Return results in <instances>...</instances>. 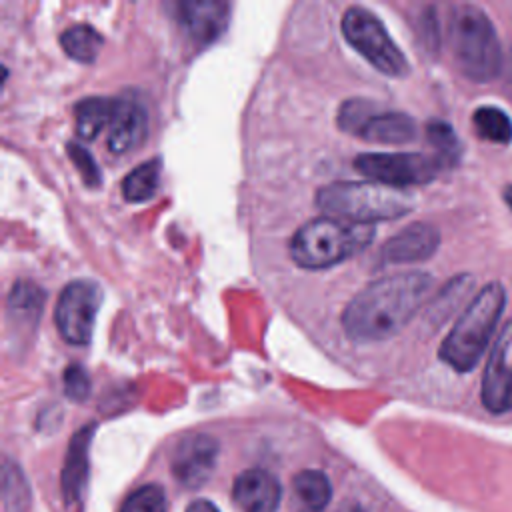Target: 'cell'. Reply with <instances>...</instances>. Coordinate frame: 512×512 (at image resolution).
Here are the masks:
<instances>
[{
    "instance_id": "1",
    "label": "cell",
    "mask_w": 512,
    "mask_h": 512,
    "mask_svg": "<svg viewBox=\"0 0 512 512\" xmlns=\"http://www.w3.org/2000/svg\"><path fill=\"white\" fill-rule=\"evenodd\" d=\"M426 272H400L364 286L344 308L342 328L350 340L376 342L404 328L432 290Z\"/></svg>"
},
{
    "instance_id": "2",
    "label": "cell",
    "mask_w": 512,
    "mask_h": 512,
    "mask_svg": "<svg viewBox=\"0 0 512 512\" xmlns=\"http://www.w3.org/2000/svg\"><path fill=\"white\" fill-rule=\"evenodd\" d=\"M448 44L460 72L472 82H492L502 68V46L488 14L456 4L448 16Z\"/></svg>"
},
{
    "instance_id": "3",
    "label": "cell",
    "mask_w": 512,
    "mask_h": 512,
    "mask_svg": "<svg viewBox=\"0 0 512 512\" xmlns=\"http://www.w3.org/2000/svg\"><path fill=\"white\" fill-rule=\"evenodd\" d=\"M504 304L506 290L500 282H490L480 288L440 344V360L456 372L472 370L498 326Z\"/></svg>"
},
{
    "instance_id": "4",
    "label": "cell",
    "mask_w": 512,
    "mask_h": 512,
    "mask_svg": "<svg viewBox=\"0 0 512 512\" xmlns=\"http://www.w3.org/2000/svg\"><path fill=\"white\" fill-rule=\"evenodd\" d=\"M374 238V224H354L318 216L302 224L290 238V258L308 270L340 264L362 252Z\"/></svg>"
},
{
    "instance_id": "5",
    "label": "cell",
    "mask_w": 512,
    "mask_h": 512,
    "mask_svg": "<svg viewBox=\"0 0 512 512\" xmlns=\"http://www.w3.org/2000/svg\"><path fill=\"white\" fill-rule=\"evenodd\" d=\"M314 200L324 216L354 224L394 220L412 210L406 194L372 180L330 182L316 192Z\"/></svg>"
},
{
    "instance_id": "6",
    "label": "cell",
    "mask_w": 512,
    "mask_h": 512,
    "mask_svg": "<svg viewBox=\"0 0 512 512\" xmlns=\"http://www.w3.org/2000/svg\"><path fill=\"white\" fill-rule=\"evenodd\" d=\"M342 34L346 42L362 54L378 72L402 78L408 74V60L394 44L384 24L366 8L350 6L342 16Z\"/></svg>"
},
{
    "instance_id": "7",
    "label": "cell",
    "mask_w": 512,
    "mask_h": 512,
    "mask_svg": "<svg viewBox=\"0 0 512 512\" xmlns=\"http://www.w3.org/2000/svg\"><path fill=\"white\" fill-rule=\"evenodd\" d=\"M342 132L378 144H402L416 136V122L406 112L386 110L364 98L346 100L336 116Z\"/></svg>"
},
{
    "instance_id": "8",
    "label": "cell",
    "mask_w": 512,
    "mask_h": 512,
    "mask_svg": "<svg viewBox=\"0 0 512 512\" xmlns=\"http://www.w3.org/2000/svg\"><path fill=\"white\" fill-rule=\"evenodd\" d=\"M354 166L368 180L398 190L432 182L442 164L420 152H366L356 156Z\"/></svg>"
},
{
    "instance_id": "9",
    "label": "cell",
    "mask_w": 512,
    "mask_h": 512,
    "mask_svg": "<svg viewBox=\"0 0 512 512\" xmlns=\"http://www.w3.org/2000/svg\"><path fill=\"white\" fill-rule=\"evenodd\" d=\"M102 304V288L94 280L68 282L54 308V322L60 336L74 346L88 344L94 332L96 314Z\"/></svg>"
},
{
    "instance_id": "10",
    "label": "cell",
    "mask_w": 512,
    "mask_h": 512,
    "mask_svg": "<svg viewBox=\"0 0 512 512\" xmlns=\"http://www.w3.org/2000/svg\"><path fill=\"white\" fill-rule=\"evenodd\" d=\"M482 404L492 414L512 410V320H508L496 336L484 374Z\"/></svg>"
},
{
    "instance_id": "11",
    "label": "cell",
    "mask_w": 512,
    "mask_h": 512,
    "mask_svg": "<svg viewBox=\"0 0 512 512\" xmlns=\"http://www.w3.org/2000/svg\"><path fill=\"white\" fill-rule=\"evenodd\" d=\"M216 458L218 442L212 436L188 434L174 446L170 468L182 486L198 488L210 478Z\"/></svg>"
},
{
    "instance_id": "12",
    "label": "cell",
    "mask_w": 512,
    "mask_h": 512,
    "mask_svg": "<svg viewBox=\"0 0 512 512\" xmlns=\"http://www.w3.org/2000/svg\"><path fill=\"white\" fill-rule=\"evenodd\" d=\"M182 30L198 44L216 40L226 24L230 6L220 0H180L168 4Z\"/></svg>"
},
{
    "instance_id": "13",
    "label": "cell",
    "mask_w": 512,
    "mask_h": 512,
    "mask_svg": "<svg viewBox=\"0 0 512 512\" xmlns=\"http://www.w3.org/2000/svg\"><path fill=\"white\" fill-rule=\"evenodd\" d=\"M148 136V114L134 96L116 98L112 122L108 126V150L112 154H128L136 150Z\"/></svg>"
},
{
    "instance_id": "14",
    "label": "cell",
    "mask_w": 512,
    "mask_h": 512,
    "mask_svg": "<svg viewBox=\"0 0 512 512\" xmlns=\"http://www.w3.org/2000/svg\"><path fill=\"white\" fill-rule=\"evenodd\" d=\"M440 244V234L432 224L416 222L394 234L380 250L384 264H410L430 258Z\"/></svg>"
},
{
    "instance_id": "15",
    "label": "cell",
    "mask_w": 512,
    "mask_h": 512,
    "mask_svg": "<svg viewBox=\"0 0 512 512\" xmlns=\"http://www.w3.org/2000/svg\"><path fill=\"white\" fill-rule=\"evenodd\" d=\"M280 496V482L260 468L242 472L232 486V498L240 512H276Z\"/></svg>"
},
{
    "instance_id": "16",
    "label": "cell",
    "mask_w": 512,
    "mask_h": 512,
    "mask_svg": "<svg viewBox=\"0 0 512 512\" xmlns=\"http://www.w3.org/2000/svg\"><path fill=\"white\" fill-rule=\"evenodd\" d=\"M92 434H94V424H88L80 428L68 444L64 468H62V494L68 504H76L78 500H82L86 480H88V448H90Z\"/></svg>"
},
{
    "instance_id": "17",
    "label": "cell",
    "mask_w": 512,
    "mask_h": 512,
    "mask_svg": "<svg viewBox=\"0 0 512 512\" xmlns=\"http://www.w3.org/2000/svg\"><path fill=\"white\" fill-rule=\"evenodd\" d=\"M116 108V98L88 96L74 108L76 134L82 140H94L104 128L110 126Z\"/></svg>"
},
{
    "instance_id": "18",
    "label": "cell",
    "mask_w": 512,
    "mask_h": 512,
    "mask_svg": "<svg viewBox=\"0 0 512 512\" xmlns=\"http://www.w3.org/2000/svg\"><path fill=\"white\" fill-rule=\"evenodd\" d=\"M160 158H150L148 162L132 168L122 180V196L128 202H146L150 200L160 184Z\"/></svg>"
},
{
    "instance_id": "19",
    "label": "cell",
    "mask_w": 512,
    "mask_h": 512,
    "mask_svg": "<svg viewBox=\"0 0 512 512\" xmlns=\"http://www.w3.org/2000/svg\"><path fill=\"white\" fill-rule=\"evenodd\" d=\"M294 494L310 512H322L332 496L330 480L320 470H302L294 476Z\"/></svg>"
},
{
    "instance_id": "20",
    "label": "cell",
    "mask_w": 512,
    "mask_h": 512,
    "mask_svg": "<svg viewBox=\"0 0 512 512\" xmlns=\"http://www.w3.org/2000/svg\"><path fill=\"white\" fill-rule=\"evenodd\" d=\"M60 46L72 60L90 64L102 48V36L88 24H74L60 34Z\"/></svg>"
},
{
    "instance_id": "21",
    "label": "cell",
    "mask_w": 512,
    "mask_h": 512,
    "mask_svg": "<svg viewBox=\"0 0 512 512\" xmlns=\"http://www.w3.org/2000/svg\"><path fill=\"white\" fill-rule=\"evenodd\" d=\"M44 302V292L32 282H16L8 294L10 318L18 324L36 322Z\"/></svg>"
},
{
    "instance_id": "22",
    "label": "cell",
    "mask_w": 512,
    "mask_h": 512,
    "mask_svg": "<svg viewBox=\"0 0 512 512\" xmlns=\"http://www.w3.org/2000/svg\"><path fill=\"white\" fill-rule=\"evenodd\" d=\"M474 130L480 138L496 144L512 142V118L498 106H480L472 114Z\"/></svg>"
},
{
    "instance_id": "23",
    "label": "cell",
    "mask_w": 512,
    "mask_h": 512,
    "mask_svg": "<svg viewBox=\"0 0 512 512\" xmlns=\"http://www.w3.org/2000/svg\"><path fill=\"white\" fill-rule=\"evenodd\" d=\"M426 136L434 150L438 152V160L442 162H456L460 156V140L452 126L444 120H432L426 126Z\"/></svg>"
},
{
    "instance_id": "24",
    "label": "cell",
    "mask_w": 512,
    "mask_h": 512,
    "mask_svg": "<svg viewBox=\"0 0 512 512\" xmlns=\"http://www.w3.org/2000/svg\"><path fill=\"white\" fill-rule=\"evenodd\" d=\"M120 512H166V494L158 484H146L136 488Z\"/></svg>"
},
{
    "instance_id": "25",
    "label": "cell",
    "mask_w": 512,
    "mask_h": 512,
    "mask_svg": "<svg viewBox=\"0 0 512 512\" xmlns=\"http://www.w3.org/2000/svg\"><path fill=\"white\" fill-rule=\"evenodd\" d=\"M66 150H68L72 164L76 166L82 180L86 182V186H90V188L100 186V168H98L94 156L82 144H76V142H70L66 146Z\"/></svg>"
},
{
    "instance_id": "26",
    "label": "cell",
    "mask_w": 512,
    "mask_h": 512,
    "mask_svg": "<svg viewBox=\"0 0 512 512\" xmlns=\"http://www.w3.org/2000/svg\"><path fill=\"white\" fill-rule=\"evenodd\" d=\"M62 382H64V394L72 402H84L88 398L90 376L80 364H70L62 374Z\"/></svg>"
},
{
    "instance_id": "27",
    "label": "cell",
    "mask_w": 512,
    "mask_h": 512,
    "mask_svg": "<svg viewBox=\"0 0 512 512\" xmlns=\"http://www.w3.org/2000/svg\"><path fill=\"white\" fill-rule=\"evenodd\" d=\"M186 512H218V508L212 502H208V500H194L186 508Z\"/></svg>"
},
{
    "instance_id": "28",
    "label": "cell",
    "mask_w": 512,
    "mask_h": 512,
    "mask_svg": "<svg viewBox=\"0 0 512 512\" xmlns=\"http://www.w3.org/2000/svg\"><path fill=\"white\" fill-rule=\"evenodd\" d=\"M502 198H504V202L510 206V210H512V184H508L504 190H502Z\"/></svg>"
}]
</instances>
